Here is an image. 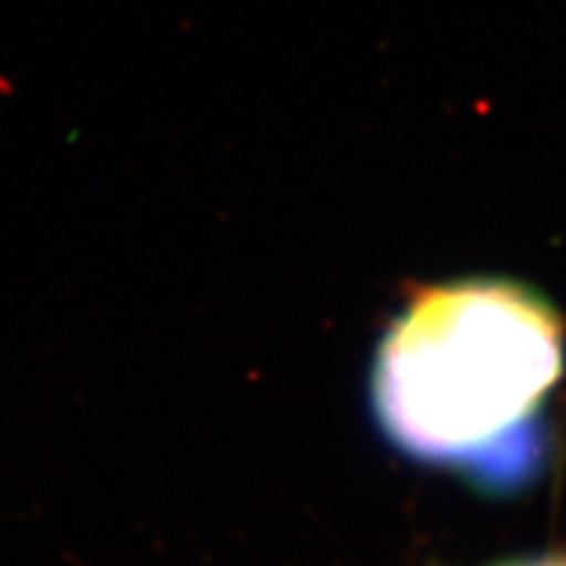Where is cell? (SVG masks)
<instances>
[{
	"mask_svg": "<svg viewBox=\"0 0 566 566\" xmlns=\"http://www.w3.org/2000/svg\"><path fill=\"white\" fill-rule=\"evenodd\" d=\"M522 566H566V556H541V558H525Z\"/></svg>",
	"mask_w": 566,
	"mask_h": 566,
	"instance_id": "obj_2",
	"label": "cell"
},
{
	"mask_svg": "<svg viewBox=\"0 0 566 566\" xmlns=\"http://www.w3.org/2000/svg\"><path fill=\"white\" fill-rule=\"evenodd\" d=\"M564 357L562 315L525 283L475 275L424 286L378 344L375 417L417 462L520 485L541 464V420Z\"/></svg>",
	"mask_w": 566,
	"mask_h": 566,
	"instance_id": "obj_1",
	"label": "cell"
},
{
	"mask_svg": "<svg viewBox=\"0 0 566 566\" xmlns=\"http://www.w3.org/2000/svg\"><path fill=\"white\" fill-rule=\"evenodd\" d=\"M504 566H522V562H516V564H504Z\"/></svg>",
	"mask_w": 566,
	"mask_h": 566,
	"instance_id": "obj_3",
	"label": "cell"
}]
</instances>
